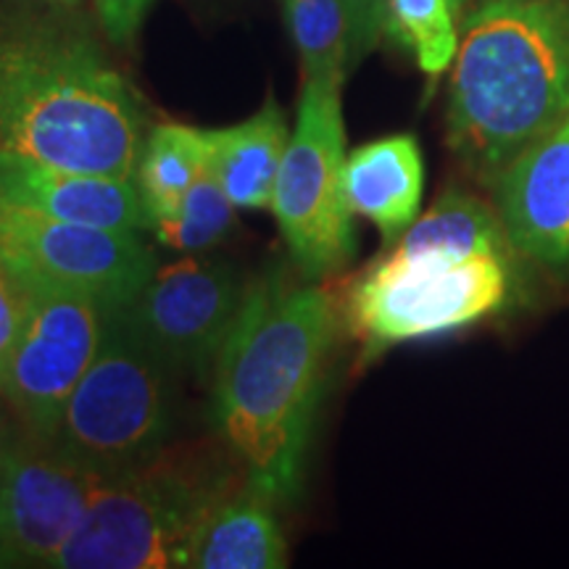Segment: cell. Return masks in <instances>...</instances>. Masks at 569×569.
I'll return each instance as SVG.
<instances>
[{
    "instance_id": "1",
    "label": "cell",
    "mask_w": 569,
    "mask_h": 569,
    "mask_svg": "<svg viewBox=\"0 0 569 569\" xmlns=\"http://www.w3.org/2000/svg\"><path fill=\"white\" fill-rule=\"evenodd\" d=\"M148 117L74 9L0 6V153L134 180Z\"/></svg>"
},
{
    "instance_id": "2",
    "label": "cell",
    "mask_w": 569,
    "mask_h": 569,
    "mask_svg": "<svg viewBox=\"0 0 569 569\" xmlns=\"http://www.w3.org/2000/svg\"><path fill=\"white\" fill-rule=\"evenodd\" d=\"M338 311L317 284H251L213 361V422L248 480L280 507L298 498Z\"/></svg>"
},
{
    "instance_id": "3",
    "label": "cell",
    "mask_w": 569,
    "mask_h": 569,
    "mask_svg": "<svg viewBox=\"0 0 569 569\" xmlns=\"http://www.w3.org/2000/svg\"><path fill=\"white\" fill-rule=\"evenodd\" d=\"M451 67L448 146L493 184L569 117V0H480Z\"/></svg>"
},
{
    "instance_id": "4",
    "label": "cell",
    "mask_w": 569,
    "mask_h": 569,
    "mask_svg": "<svg viewBox=\"0 0 569 569\" xmlns=\"http://www.w3.org/2000/svg\"><path fill=\"white\" fill-rule=\"evenodd\" d=\"M238 475L203 453L163 451L148 465L98 480L80 528L53 569H174L198 519Z\"/></svg>"
},
{
    "instance_id": "5",
    "label": "cell",
    "mask_w": 569,
    "mask_h": 569,
    "mask_svg": "<svg viewBox=\"0 0 569 569\" xmlns=\"http://www.w3.org/2000/svg\"><path fill=\"white\" fill-rule=\"evenodd\" d=\"M172 372L113 311L101 351L69 396L51 446L96 478L148 465L172 436Z\"/></svg>"
},
{
    "instance_id": "6",
    "label": "cell",
    "mask_w": 569,
    "mask_h": 569,
    "mask_svg": "<svg viewBox=\"0 0 569 569\" xmlns=\"http://www.w3.org/2000/svg\"><path fill=\"white\" fill-rule=\"evenodd\" d=\"M507 293V253L446 259L390 248L353 282L346 315L367 346H390L478 322Z\"/></svg>"
},
{
    "instance_id": "7",
    "label": "cell",
    "mask_w": 569,
    "mask_h": 569,
    "mask_svg": "<svg viewBox=\"0 0 569 569\" xmlns=\"http://www.w3.org/2000/svg\"><path fill=\"white\" fill-rule=\"evenodd\" d=\"M343 82L303 80L296 127L277 177L272 211L306 277L343 269L356 251L351 206L346 201Z\"/></svg>"
},
{
    "instance_id": "8",
    "label": "cell",
    "mask_w": 569,
    "mask_h": 569,
    "mask_svg": "<svg viewBox=\"0 0 569 569\" xmlns=\"http://www.w3.org/2000/svg\"><path fill=\"white\" fill-rule=\"evenodd\" d=\"M0 253L30 290H63L122 309L156 269L140 232L106 230L0 198Z\"/></svg>"
},
{
    "instance_id": "9",
    "label": "cell",
    "mask_w": 569,
    "mask_h": 569,
    "mask_svg": "<svg viewBox=\"0 0 569 569\" xmlns=\"http://www.w3.org/2000/svg\"><path fill=\"white\" fill-rule=\"evenodd\" d=\"M113 311L109 303L63 290H30L0 393L27 436L51 443L69 396L101 351Z\"/></svg>"
},
{
    "instance_id": "10",
    "label": "cell",
    "mask_w": 569,
    "mask_h": 569,
    "mask_svg": "<svg viewBox=\"0 0 569 569\" xmlns=\"http://www.w3.org/2000/svg\"><path fill=\"white\" fill-rule=\"evenodd\" d=\"M246 290L232 267L190 253L156 267L117 315L174 372L203 375L213 369L243 309Z\"/></svg>"
},
{
    "instance_id": "11",
    "label": "cell",
    "mask_w": 569,
    "mask_h": 569,
    "mask_svg": "<svg viewBox=\"0 0 569 569\" xmlns=\"http://www.w3.org/2000/svg\"><path fill=\"white\" fill-rule=\"evenodd\" d=\"M98 480L40 438L0 443V567H51Z\"/></svg>"
},
{
    "instance_id": "12",
    "label": "cell",
    "mask_w": 569,
    "mask_h": 569,
    "mask_svg": "<svg viewBox=\"0 0 569 569\" xmlns=\"http://www.w3.org/2000/svg\"><path fill=\"white\" fill-rule=\"evenodd\" d=\"M509 246L540 264L569 267V117L496 177Z\"/></svg>"
},
{
    "instance_id": "13",
    "label": "cell",
    "mask_w": 569,
    "mask_h": 569,
    "mask_svg": "<svg viewBox=\"0 0 569 569\" xmlns=\"http://www.w3.org/2000/svg\"><path fill=\"white\" fill-rule=\"evenodd\" d=\"M0 198L63 222L140 232L151 227L134 180L74 172L0 153Z\"/></svg>"
},
{
    "instance_id": "14",
    "label": "cell",
    "mask_w": 569,
    "mask_h": 569,
    "mask_svg": "<svg viewBox=\"0 0 569 569\" xmlns=\"http://www.w3.org/2000/svg\"><path fill=\"white\" fill-rule=\"evenodd\" d=\"M267 490L238 478L213 498L182 551L184 569H284L288 543Z\"/></svg>"
},
{
    "instance_id": "15",
    "label": "cell",
    "mask_w": 569,
    "mask_h": 569,
    "mask_svg": "<svg viewBox=\"0 0 569 569\" xmlns=\"http://www.w3.org/2000/svg\"><path fill=\"white\" fill-rule=\"evenodd\" d=\"M346 201L396 243L415 224L425 190L422 151L411 134H390L346 156Z\"/></svg>"
},
{
    "instance_id": "16",
    "label": "cell",
    "mask_w": 569,
    "mask_h": 569,
    "mask_svg": "<svg viewBox=\"0 0 569 569\" xmlns=\"http://www.w3.org/2000/svg\"><path fill=\"white\" fill-rule=\"evenodd\" d=\"M211 132V163L238 209H272L288 148V119L272 96L246 122Z\"/></svg>"
},
{
    "instance_id": "17",
    "label": "cell",
    "mask_w": 569,
    "mask_h": 569,
    "mask_svg": "<svg viewBox=\"0 0 569 569\" xmlns=\"http://www.w3.org/2000/svg\"><path fill=\"white\" fill-rule=\"evenodd\" d=\"M211 163V132L188 124H159L142 142L134 184L151 227L172 217Z\"/></svg>"
},
{
    "instance_id": "18",
    "label": "cell",
    "mask_w": 569,
    "mask_h": 569,
    "mask_svg": "<svg viewBox=\"0 0 569 569\" xmlns=\"http://www.w3.org/2000/svg\"><path fill=\"white\" fill-rule=\"evenodd\" d=\"M507 234L498 213L478 198L451 190L425 217L415 219L393 251L409 256H446L469 259L480 253H507Z\"/></svg>"
},
{
    "instance_id": "19",
    "label": "cell",
    "mask_w": 569,
    "mask_h": 569,
    "mask_svg": "<svg viewBox=\"0 0 569 569\" xmlns=\"http://www.w3.org/2000/svg\"><path fill=\"white\" fill-rule=\"evenodd\" d=\"M303 80L346 82L353 71L351 21L340 0H284Z\"/></svg>"
},
{
    "instance_id": "20",
    "label": "cell",
    "mask_w": 569,
    "mask_h": 569,
    "mask_svg": "<svg viewBox=\"0 0 569 569\" xmlns=\"http://www.w3.org/2000/svg\"><path fill=\"white\" fill-rule=\"evenodd\" d=\"M459 19L448 0H388L386 32L415 51L419 69L438 77L459 48Z\"/></svg>"
},
{
    "instance_id": "21",
    "label": "cell",
    "mask_w": 569,
    "mask_h": 569,
    "mask_svg": "<svg viewBox=\"0 0 569 569\" xmlns=\"http://www.w3.org/2000/svg\"><path fill=\"white\" fill-rule=\"evenodd\" d=\"M234 209L238 206L224 193L222 182H219L217 172H213V163H209L193 188L188 190V196L182 198V203L177 206L172 217L153 224L156 238L163 246L182 253L206 251V248L217 246L230 232L234 222Z\"/></svg>"
},
{
    "instance_id": "22",
    "label": "cell",
    "mask_w": 569,
    "mask_h": 569,
    "mask_svg": "<svg viewBox=\"0 0 569 569\" xmlns=\"http://www.w3.org/2000/svg\"><path fill=\"white\" fill-rule=\"evenodd\" d=\"M30 309V288L0 253V382Z\"/></svg>"
},
{
    "instance_id": "23",
    "label": "cell",
    "mask_w": 569,
    "mask_h": 569,
    "mask_svg": "<svg viewBox=\"0 0 569 569\" xmlns=\"http://www.w3.org/2000/svg\"><path fill=\"white\" fill-rule=\"evenodd\" d=\"M351 21V61L353 69L375 51L386 34L388 0H340Z\"/></svg>"
},
{
    "instance_id": "24",
    "label": "cell",
    "mask_w": 569,
    "mask_h": 569,
    "mask_svg": "<svg viewBox=\"0 0 569 569\" xmlns=\"http://www.w3.org/2000/svg\"><path fill=\"white\" fill-rule=\"evenodd\" d=\"M98 19H101V30L113 46L130 48L138 38L142 21L151 11L153 0H92Z\"/></svg>"
},
{
    "instance_id": "25",
    "label": "cell",
    "mask_w": 569,
    "mask_h": 569,
    "mask_svg": "<svg viewBox=\"0 0 569 569\" xmlns=\"http://www.w3.org/2000/svg\"><path fill=\"white\" fill-rule=\"evenodd\" d=\"M42 3H51V6H59V9H80L82 0H42Z\"/></svg>"
},
{
    "instance_id": "26",
    "label": "cell",
    "mask_w": 569,
    "mask_h": 569,
    "mask_svg": "<svg viewBox=\"0 0 569 569\" xmlns=\"http://www.w3.org/2000/svg\"><path fill=\"white\" fill-rule=\"evenodd\" d=\"M448 3H451V11L457 13V19H459V24H461V17H465V13H467L469 0H448Z\"/></svg>"
}]
</instances>
